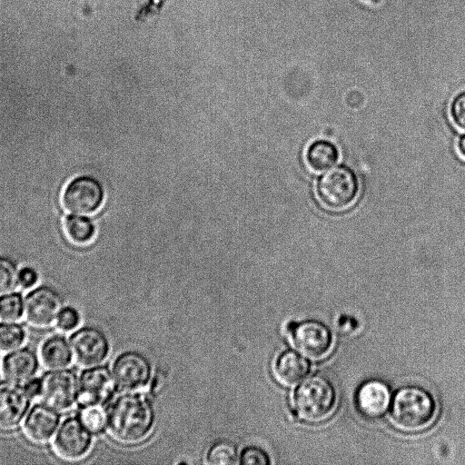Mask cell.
I'll return each instance as SVG.
<instances>
[{"mask_svg":"<svg viewBox=\"0 0 465 465\" xmlns=\"http://www.w3.org/2000/svg\"><path fill=\"white\" fill-rule=\"evenodd\" d=\"M153 424V411L148 399L140 394L119 397L107 414V427L113 439L124 444L143 440Z\"/></svg>","mask_w":465,"mask_h":465,"instance_id":"1","label":"cell"},{"mask_svg":"<svg viewBox=\"0 0 465 465\" xmlns=\"http://www.w3.org/2000/svg\"><path fill=\"white\" fill-rule=\"evenodd\" d=\"M359 182L354 172L337 166L324 173L318 180L316 193L327 208L340 211L350 206L357 197Z\"/></svg>","mask_w":465,"mask_h":465,"instance_id":"4","label":"cell"},{"mask_svg":"<svg viewBox=\"0 0 465 465\" xmlns=\"http://www.w3.org/2000/svg\"><path fill=\"white\" fill-rule=\"evenodd\" d=\"M310 364L300 354L286 351L280 354L274 364L277 381L285 386H292L302 381L309 373Z\"/></svg>","mask_w":465,"mask_h":465,"instance_id":"17","label":"cell"},{"mask_svg":"<svg viewBox=\"0 0 465 465\" xmlns=\"http://www.w3.org/2000/svg\"><path fill=\"white\" fill-rule=\"evenodd\" d=\"M288 329L294 347L304 356L321 359L330 352L332 344L331 334L322 322H292Z\"/></svg>","mask_w":465,"mask_h":465,"instance_id":"9","label":"cell"},{"mask_svg":"<svg viewBox=\"0 0 465 465\" xmlns=\"http://www.w3.org/2000/svg\"><path fill=\"white\" fill-rule=\"evenodd\" d=\"M25 391L30 395L31 398L37 397L39 395L40 391V380L33 379L25 383Z\"/></svg>","mask_w":465,"mask_h":465,"instance_id":"30","label":"cell"},{"mask_svg":"<svg viewBox=\"0 0 465 465\" xmlns=\"http://www.w3.org/2000/svg\"><path fill=\"white\" fill-rule=\"evenodd\" d=\"M31 397L19 383L10 381L0 382V430L16 429L25 419Z\"/></svg>","mask_w":465,"mask_h":465,"instance_id":"11","label":"cell"},{"mask_svg":"<svg viewBox=\"0 0 465 465\" xmlns=\"http://www.w3.org/2000/svg\"><path fill=\"white\" fill-rule=\"evenodd\" d=\"M459 153L465 159V134H461L457 143Z\"/></svg>","mask_w":465,"mask_h":465,"instance_id":"31","label":"cell"},{"mask_svg":"<svg viewBox=\"0 0 465 465\" xmlns=\"http://www.w3.org/2000/svg\"><path fill=\"white\" fill-rule=\"evenodd\" d=\"M91 433L79 417L65 419L54 436L53 448L55 454L67 461L83 459L92 446Z\"/></svg>","mask_w":465,"mask_h":465,"instance_id":"8","label":"cell"},{"mask_svg":"<svg viewBox=\"0 0 465 465\" xmlns=\"http://www.w3.org/2000/svg\"><path fill=\"white\" fill-rule=\"evenodd\" d=\"M114 385L109 370L104 367L89 368L81 375L78 401L82 406L104 405L111 397Z\"/></svg>","mask_w":465,"mask_h":465,"instance_id":"13","label":"cell"},{"mask_svg":"<svg viewBox=\"0 0 465 465\" xmlns=\"http://www.w3.org/2000/svg\"><path fill=\"white\" fill-rule=\"evenodd\" d=\"M64 308V299L55 289L39 286L25 297L23 317L35 329H48L56 324Z\"/></svg>","mask_w":465,"mask_h":465,"instance_id":"6","label":"cell"},{"mask_svg":"<svg viewBox=\"0 0 465 465\" xmlns=\"http://www.w3.org/2000/svg\"><path fill=\"white\" fill-rule=\"evenodd\" d=\"M305 159L315 171H324L333 166L339 159V150L327 140H316L307 148Z\"/></svg>","mask_w":465,"mask_h":465,"instance_id":"19","label":"cell"},{"mask_svg":"<svg viewBox=\"0 0 465 465\" xmlns=\"http://www.w3.org/2000/svg\"><path fill=\"white\" fill-rule=\"evenodd\" d=\"M239 462L243 465H268L270 464V459L263 450L250 446L242 450Z\"/></svg>","mask_w":465,"mask_h":465,"instance_id":"26","label":"cell"},{"mask_svg":"<svg viewBox=\"0 0 465 465\" xmlns=\"http://www.w3.org/2000/svg\"><path fill=\"white\" fill-rule=\"evenodd\" d=\"M72 359L71 345L64 336H51L40 348V360L47 370L64 369L71 363Z\"/></svg>","mask_w":465,"mask_h":465,"instance_id":"18","label":"cell"},{"mask_svg":"<svg viewBox=\"0 0 465 465\" xmlns=\"http://www.w3.org/2000/svg\"><path fill=\"white\" fill-rule=\"evenodd\" d=\"M24 302L19 293L0 296V322H14L23 316Z\"/></svg>","mask_w":465,"mask_h":465,"instance_id":"23","label":"cell"},{"mask_svg":"<svg viewBox=\"0 0 465 465\" xmlns=\"http://www.w3.org/2000/svg\"><path fill=\"white\" fill-rule=\"evenodd\" d=\"M293 405L300 419L308 422H319L329 417L334 410L336 392L328 379L313 375L296 389Z\"/></svg>","mask_w":465,"mask_h":465,"instance_id":"3","label":"cell"},{"mask_svg":"<svg viewBox=\"0 0 465 465\" xmlns=\"http://www.w3.org/2000/svg\"><path fill=\"white\" fill-rule=\"evenodd\" d=\"M38 358L28 348L16 349L7 354L2 362V374L10 381L26 383L33 380L37 372Z\"/></svg>","mask_w":465,"mask_h":465,"instance_id":"16","label":"cell"},{"mask_svg":"<svg viewBox=\"0 0 465 465\" xmlns=\"http://www.w3.org/2000/svg\"><path fill=\"white\" fill-rule=\"evenodd\" d=\"M19 285V271L14 260L0 255V296L11 293Z\"/></svg>","mask_w":465,"mask_h":465,"instance_id":"22","label":"cell"},{"mask_svg":"<svg viewBox=\"0 0 465 465\" xmlns=\"http://www.w3.org/2000/svg\"><path fill=\"white\" fill-rule=\"evenodd\" d=\"M79 419L92 433L101 432L107 424V414L103 405L83 406Z\"/></svg>","mask_w":465,"mask_h":465,"instance_id":"25","label":"cell"},{"mask_svg":"<svg viewBox=\"0 0 465 465\" xmlns=\"http://www.w3.org/2000/svg\"><path fill=\"white\" fill-rule=\"evenodd\" d=\"M104 191L94 177L81 175L71 180L64 189L62 203L73 214H91L103 204Z\"/></svg>","mask_w":465,"mask_h":465,"instance_id":"7","label":"cell"},{"mask_svg":"<svg viewBox=\"0 0 465 465\" xmlns=\"http://www.w3.org/2000/svg\"><path fill=\"white\" fill-rule=\"evenodd\" d=\"M390 402L391 392L388 386L378 380L364 382L356 394L359 411L369 419L381 417L389 408Z\"/></svg>","mask_w":465,"mask_h":465,"instance_id":"15","label":"cell"},{"mask_svg":"<svg viewBox=\"0 0 465 465\" xmlns=\"http://www.w3.org/2000/svg\"><path fill=\"white\" fill-rule=\"evenodd\" d=\"M73 358L82 368H94L108 355L109 342L103 331L94 327L77 330L70 338Z\"/></svg>","mask_w":465,"mask_h":465,"instance_id":"10","label":"cell"},{"mask_svg":"<svg viewBox=\"0 0 465 465\" xmlns=\"http://www.w3.org/2000/svg\"><path fill=\"white\" fill-rule=\"evenodd\" d=\"M63 227L68 241L75 245H85L95 235L94 223L89 218L81 216V214L66 216Z\"/></svg>","mask_w":465,"mask_h":465,"instance_id":"20","label":"cell"},{"mask_svg":"<svg viewBox=\"0 0 465 465\" xmlns=\"http://www.w3.org/2000/svg\"><path fill=\"white\" fill-rule=\"evenodd\" d=\"M206 459L208 463L214 465L235 464L238 460V453L232 442L223 440L211 447Z\"/></svg>","mask_w":465,"mask_h":465,"instance_id":"24","label":"cell"},{"mask_svg":"<svg viewBox=\"0 0 465 465\" xmlns=\"http://www.w3.org/2000/svg\"><path fill=\"white\" fill-rule=\"evenodd\" d=\"M38 397L58 412L70 411L79 398V381L72 370H53L40 379Z\"/></svg>","mask_w":465,"mask_h":465,"instance_id":"5","label":"cell"},{"mask_svg":"<svg viewBox=\"0 0 465 465\" xmlns=\"http://www.w3.org/2000/svg\"><path fill=\"white\" fill-rule=\"evenodd\" d=\"M38 281L37 272L31 267H25L19 271V286L23 289L32 288Z\"/></svg>","mask_w":465,"mask_h":465,"instance_id":"29","label":"cell"},{"mask_svg":"<svg viewBox=\"0 0 465 465\" xmlns=\"http://www.w3.org/2000/svg\"><path fill=\"white\" fill-rule=\"evenodd\" d=\"M450 115L454 124L465 130V91L458 94L450 104Z\"/></svg>","mask_w":465,"mask_h":465,"instance_id":"28","label":"cell"},{"mask_svg":"<svg viewBox=\"0 0 465 465\" xmlns=\"http://www.w3.org/2000/svg\"><path fill=\"white\" fill-rule=\"evenodd\" d=\"M436 410V402L429 391L417 386H405L395 393L390 416L396 428L413 432L428 427Z\"/></svg>","mask_w":465,"mask_h":465,"instance_id":"2","label":"cell"},{"mask_svg":"<svg viewBox=\"0 0 465 465\" xmlns=\"http://www.w3.org/2000/svg\"><path fill=\"white\" fill-rule=\"evenodd\" d=\"M151 376L149 361L140 353L121 354L113 366L114 384L124 391H134L144 387Z\"/></svg>","mask_w":465,"mask_h":465,"instance_id":"12","label":"cell"},{"mask_svg":"<svg viewBox=\"0 0 465 465\" xmlns=\"http://www.w3.org/2000/svg\"><path fill=\"white\" fill-rule=\"evenodd\" d=\"M25 340L24 328L14 322H0V351L8 352L18 349Z\"/></svg>","mask_w":465,"mask_h":465,"instance_id":"21","label":"cell"},{"mask_svg":"<svg viewBox=\"0 0 465 465\" xmlns=\"http://www.w3.org/2000/svg\"><path fill=\"white\" fill-rule=\"evenodd\" d=\"M80 321V314L76 309L64 307L59 315L56 325L62 331H70L79 325Z\"/></svg>","mask_w":465,"mask_h":465,"instance_id":"27","label":"cell"},{"mask_svg":"<svg viewBox=\"0 0 465 465\" xmlns=\"http://www.w3.org/2000/svg\"><path fill=\"white\" fill-rule=\"evenodd\" d=\"M59 421L58 411L45 404L35 405L25 420L24 434L32 443L44 445L54 436Z\"/></svg>","mask_w":465,"mask_h":465,"instance_id":"14","label":"cell"}]
</instances>
